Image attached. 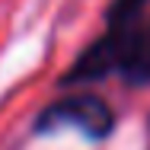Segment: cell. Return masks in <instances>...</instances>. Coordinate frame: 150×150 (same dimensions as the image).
I'll use <instances>...</instances> for the list:
<instances>
[{
	"mask_svg": "<svg viewBox=\"0 0 150 150\" xmlns=\"http://www.w3.org/2000/svg\"><path fill=\"white\" fill-rule=\"evenodd\" d=\"M150 0H112L105 10V32L93 42L70 70L64 86L93 83L109 74H121L134 86L150 83Z\"/></svg>",
	"mask_w": 150,
	"mask_h": 150,
	"instance_id": "cell-1",
	"label": "cell"
},
{
	"mask_svg": "<svg viewBox=\"0 0 150 150\" xmlns=\"http://www.w3.org/2000/svg\"><path fill=\"white\" fill-rule=\"evenodd\" d=\"M38 131H54V128H77L83 131L86 137L99 141V137H109L112 128H115V115L109 109L105 99L90 96V93H77V96H64L58 102H51L38 121H35Z\"/></svg>",
	"mask_w": 150,
	"mask_h": 150,
	"instance_id": "cell-2",
	"label": "cell"
}]
</instances>
